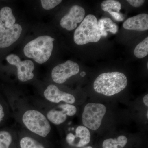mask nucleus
I'll use <instances>...</instances> for the list:
<instances>
[{"mask_svg": "<svg viewBox=\"0 0 148 148\" xmlns=\"http://www.w3.org/2000/svg\"><path fill=\"white\" fill-rule=\"evenodd\" d=\"M127 77L118 72L104 73L99 75L93 83L96 92L106 96H112L124 90L127 86Z\"/></svg>", "mask_w": 148, "mask_h": 148, "instance_id": "obj_1", "label": "nucleus"}, {"mask_svg": "<svg viewBox=\"0 0 148 148\" xmlns=\"http://www.w3.org/2000/svg\"><path fill=\"white\" fill-rule=\"evenodd\" d=\"M54 40V38L48 36L38 37L25 45L24 48V54L38 64H43L51 56Z\"/></svg>", "mask_w": 148, "mask_h": 148, "instance_id": "obj_2", "label": "nucleus"}, {"mask_svg": "<svg viewBox=\"0 0 148 148\" xmlns=\"http://www.w3.org/2000/svg\"><path fill=\"white\" fill-rule=\"evenodd\" d=\"M101 37L97 18L94 15L88 14L76 29L74 40L78 45H83L89 42H98Z\"/></svg>", "mask_w": 148, "mask_h": 148, "instance_id": "obj_3", "label": "nucleus"}, {"mask_svg": "<svg viewBox=\"0 0 148 148\" xmlns=\"http://www.w3.org/2000/svg\"><path fill=\"white\" fill-rule=\"evenodd\" d=\"M22 121L29 130L41 137H46L50 132L49 122L39 111L35 110L27 111L23 115Z\"/></svg>", "mask_w": 148, "mask_h": 148, "instance_id": "obj_4", "label": "nucleus"}, {"mask_svg": "<svg viewBox=\"0 0 148 148\" xmlns=\"http://www.w3.org/2000/svg\"><path fill=\"white\" fill-rule=\"evenodd\" d=\"M106 111V106L103 104L88 103L84 109L82 116L83 124L87 128L92 130H97L101 126Z\"/></svg>", "mask_w": 148, "mask_h": 148, "instance_id": "obj_5", "label": "nucleus"}, {"mask_svg": "<svg viewBox=\"0 0 148 148\" xmlns=\"http://www.w3.org/2000/svg\"><path fill=\"white\" fill-rule=\"evenodd\" d=\"M78 64L71 61L57 65L53 68L51 73L52 79L57 84L64 83L68 79L79 73Z\"/></svg>", "mask_w": 148, "mask_h": 148, "instance_id": "obj_6", "label": "nucleus"}, {"mask_svg": "<svg viewBox=\"0 0 148 148\" xmlns=\"http://www.w3.org/2000/svg\"><path fill=\"white\" fill-rule=\"evenodd\" d=\"M6 60L11 65L16 66L17 76L19 80L26 82L33 78L34 65L33 61L31 60L21 61L18 56L13 54L8 56Z\"/></svg>", "mask_w": 148, "mask_h": 148, "instance_id": "obj_7", "label": "nucleus"}, {"mask_svg": "<svg viewBox=\"0 0 148 148\" xmlns=\"http://www.w3.org/2000/svg\"><path fill=\"white\" fill-rule=\"evenodd\" d=\"M85 15L84 8L79 5L73 6L69 13L61 18L60 25L68 31H72L77 28L78 24L82 22Z\"/></svg>", "mask_w": 148, "mask_h": 148, "instance_id": "obj_8", "label": "nucleus"}, {"mask_svg": "<svg viewBox=\"0 0 148 148\" xmlns=\"http://www.w3.org/2000/svg\"><path fill=\"white\" fill-rule=\"evenodd\" d=\"M61 110L54 109L48 112L47 118L51 122L56 125L63 123L67 119V116H73L77 112L75 106L69 104H61L58 106Z\"/></svg>", "mask_w": 148, "mask_h": 148, "instance_id": "obj_9", "label": "nucleus"}, {"mask_svg": "<svg viewBox=\"0 0 148 148\" xmlns=\"http://www.w3.org/2000/svg\"><path fill=\"white\" fill-rule=\"evenodd\" d=\"M44 95L49 101L58 103L64 101L68 104H73L75 101V97L72 94L61 91L56 86L49 85L44 92Z\"/></svg>", "mask_w": 148, "mask_h": 148, "instance_id": "obj_10", "label": "nucleus"}, {"mask_svg": "<svg viewBox=\"0 0 148 148\" xmlns=\"http://www.w3.org/2000/svg\"><path fill=\"white\" fill-rule=\"evenodd\" d=\"M90 134L87 127L84 126L77 127L75 135L69 133L66 137V141L69 145L76 147H82L90 142Z\"/></svg>", "mask_w": 148, "mask_h": 148, "instance_id": "obj_11", "label": "nucleus"}, {"mask_svg": "<svg viewBox=\"0 0 148 148\" xmlns=\"http://www.w3.org/2000/svg\"><path fill=\"white\" fill-rule=\"evenodd\" d=\"M22 28L19 24H15L11 28L0 33V48L8 47L19 38Z\"/></svg>", "mask_w": 148, "mask_h": 148, "instance_id": "obj_12", "label": "nucleus"}, {"mask_svg": "<svg viewBox=\"0 0 148 148\" xmlns=\"http://www.w3.org/2000/svg\"><path fill=\"white\" fill-rule=\"evenodd\" d=\"M123 28L126 30L137 31H147L148 29V15L141 14L130 17L123 22Z\"/></svg>", "mask_w": 148, "mask_h": 148, "instance_id": "obj_13", "label": "nucleus"}, {"mask_svg": "<svg viewBox=\"0 0 148 148\" xmlns=\"http://www.w3.org/2000/svg\"><path fill=\"white\" fill-rule=\"evenodd\" d=\"M101 8L104 11L107 12L116 21H122L124 17L123 14L120 12L121 9V4L114 0L103 1L101 4Z\"/></svg>", "mask_w": 148, "mask_h": 148, "instance_id": "obj_14", "label": "nucleus"}, {"mask_svg": "<svg viewBox=\"0 0 148 148\" xmlns=\"http://www.w3.org/2000/svg\"><path fill=\"white\" fill-rule=\"evenodd\" d=\"M16 19L11 8L5 7L0 10V33L15 24Z\"/></svg>", "mask_w": 148, "mask_h": 148, "instance_id": "obj_15", "label": "nucleus"}, {"mask_svg": "<svg viewBox=\"0 0 148 148\" xmlns=\"http://www.w3.org/2000/svg\"><path fill=\"white\" fill-rule=\"evenodd\" d=\"M98 29L101 36L106 37L108 32L116 34L118 31V27L110 18H104L98 21Z\"/></svg>", "mask_w": 148, "mask_h": 148, "instance_id": "obj_16", "label": "nucleus"}, {"mask_svg": "<svg viewBox=\"0 0 148 148\" xmlns=\"http://www.w3.org/2000/svg\"><path fill=\"white\" fill-rule=\"evenodd\" d=\"M127 142L125 136L121 135L117 139H108L105 140L103 144V148H123Z\"/></svg>", "mask_w": 148, "mask_h": 148, "instance_id": "obj_17", "label": "nucleus"}, {"mask_svg": "<svg viewBox=\"0 0 148 148\" xmlns=\"http://www.w3.org/2000/svg\"><path fill=\"white\" fill-rule=\"evenodd\" d=\"M134 54L138 58H143L148 54V37L136 46L134 51Z\"/></svg>", "mask_w": 148, "mask_h": 148, "instance_id": "obj_18", "label": "nucleus"}, {"mask_svg": "<svg viewBox=\"0 0 148 148\" xmlns=\"http://www.w3.org/2000/svg\"><path fill=\"white\" fill-rule=\"evenodd\" d=\"M21 148H45L41 144L30 137L22 138L20 142Z\"/></svg>", "mask_w": 148, "mask_h": 148, "instance_id": "obj_19", "label": "nucleus"}, {"mask_svg": "<svg viewBox=\"0 0 148 148\" xmlns=\"http://www.w3.org/2000/svg\"><path fill=\"white\" fill-rule=\"evenodd\" d=\"M12 141V137L7 131H0V148H9Z\"/></svg>", "mask_w": 148, "mask_h": 148, "instance_id": "obj_20", "label": "nucleus"}, {"mask_svg": "<svg viewBox=\"0 0 148 148\" xmlns=\"http://www.w3.org/2000/svg\"><path fill=\"white\" fill-rule=\"evenodd\" d=\"M62 2L60 0H42L41 1L43 8L49 10L55 8Z\"/></svg>", "mask_w": 148, "mask_h": 148, "instance_id": "obj_21", "label": "nucleus"}, {"mask_svg": "<svg viewBox=\"0 0 148 148\" xmlns=\"http://www.w3.org/2000/svg\"><path fill=\"white\" fill-rule=\"evenodd\" d=\"M127 1L132 6L138 8L143 5L145 1L143 0H127Z\"/></svg>", "mask_w": 148, "mask_h": 148, "instance_id": "obj_22", "label": "nucleus"}, {"mask_svg": "<svg viewBox=\"0 0 148 148\" xmlns=\"http://www.w3.org/2000/svg\"><path fill=\"white\" fill-rule=\"evenodd\" d=\"M4 116L5 114L3 110L2 106L0 104V122L2 121Z\"/></svg>", "mask_w": 148, "mask_h": 148, "instance_id": "obj_23", "label": "nucleus"}, {"mask_svg": "<svg viewBox=\"0 0 148 148\" xmlns=\"http://www.w3.org/2000/svg\"><path fill=\"white\" fill-rule=\"evenodd\" d=\"M143 102H144V104L146 105L147 107L148 106V95L147 94L144 96L143 98Z\"/></svg>", "mask_w": 148, "mask_h": 148, "instance_id": "obj_24", "label": "nucleus"}, {"mask_svg": "<svg viewBox=\"0 0 148 148\" xmlns=\"http://www.w3.org/2000/svg\"><path fill=\"white\" fill-rule=\"evenodd\" d=\"M86 75V73L84 71L81 72L80 74V75L81 76V77H84Z\"/></svg>", "mask_w": 148, "mask_h": 148, "instance_id": "obj_25", "label": "nucleus"}, {"mask_svg": "<svg viewBox=\"0 0 148 148\" xmlns=\"http://www.w3.org/2000/svg\"><path fill=\"white\" fill-rule=\"evenodd\" d=\"M83 148H92V147H90V146H88V147H85Z\"/></svg>", "mask_w": 148, "mask_h": 148, "instance_id": "obj_26", "label": "nucleus"}, {"mask_svg": "<svg viewBox=\"0 0 148 148\" xmlns=\"http://www.w3.org/2000/svg\"><path fill=\"white\" fill-rule=\"evenodd\" d=\"M147 118H148V111L147 112Z\"/></svg>", "mask_w": 148, "mask_h": 148, "instance_id": "obj_27", "label": "nucleus"}]
</instances>
